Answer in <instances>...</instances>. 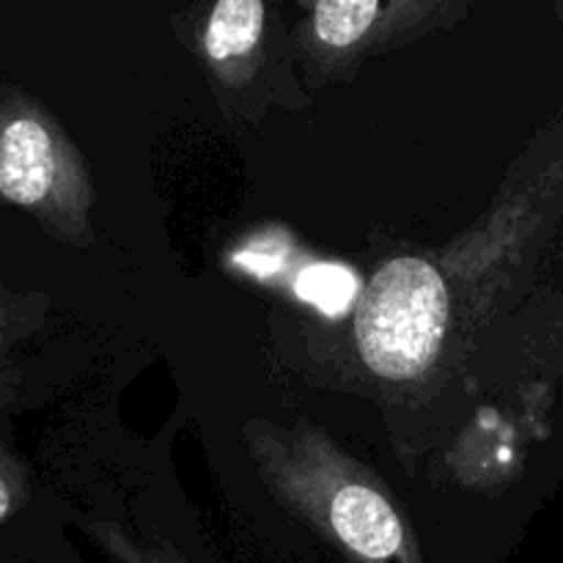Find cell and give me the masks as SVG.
Masks as SVG:
<instances>
[{
  "label": "cell",
  "mask_w": 563,
  "mask_h": 563,
  "mask_svg": "<svg viewBox=\"0 0 563 563\" xmlns=\"http://www.w3.org/2000/svg\"><path fill=\"white\" fill-rule=\"evenodd\" d=\"M264 27V5L258 0H223L214 5L207 27V49L214 60L245 55Z\"/></svg>",
  "instance_id": "277c9868"
},
{
  "label": "cell",
  "mask_w": 563,
  "mask_h": 563,
  "mask_svg": "<svg viewBox=\"0 0 563 563\" xmlns=\"http://www.w3.org/2000/svg\"><path fill=\"white\" fill-rule=\"evenodd\" d=\"M9 504H11V498H9V489H5V484L0 482V517H3L5 511H9Z\"/></svg>",
  "instance_id": "52a82bcc"
},
{
  "label": "cell",
  "mask_w": 563,
  "mask_h": 563,
  "mask_svg": "<svg viewBox=\"0 0 563 563\" xmlns=\"http://www.w3.org/2000/svg\"><path fill=\"white\" fill-rule=\"evenodd\" d=\"M297 295L322 313L339 317L357 295V278L339 264H313L297 278Z\"/></svg>",
  "instance_id": "5b68a950"
},
{
  "label": "cell",
  "mask_w": 563,
  "mask_h": 563,
  "mask_svg": "<svg viewBox=\"0 0 563 563\" xmlns=\"http://www.w3.org/2000/svg\"><path fill=\"white\" fill-rule=\"evenodd\" d=\"M449 322V295L432 264L394 258L368 284L355 319L361 355L374 374L410 379L438 355Z\"/></svg>",
  "instance_id": "6da1fadb"
},
{
  "label": "cell",
  "mask_w": 563,
  "mask_h": 563,
  "mask_svg": "<svg viewBox=\"0 0 563 563\" xmlns=\"http://www.w3.org/2000/svg\"><path fill=\"white\" fill-rule=\"evenodd\" d=\"M55 181V152L47 130L33 119L9 124L0 135V192L11 203H36Z\"/></svg>",
  "instance_id": "7a4b0ae2"
},
{
  "label": "cell",
  "mask_w": 563,
  "mask_h": 563,
  "mask_svg": "<svg viewBox=\"0 0 563 563\" xmlns=\"http://www.w3.org/2000/svg\"><path fill=\"white\" fill-rule=\"evenodd\" d=\"M379 3L374 0H355V3H319L317 5V33L330 47H346L357 42L377 16Z\"/></svg>",
  "instance_id": "8992f818"
},
{
  "label": "cell",
  "mask_w": 563,
  "mask_h": 563,
  "mask_svg": "<svg viewBox=\"0 0 563 563\" xmlns=\"http://www.w3.org/2000/svg\"><path fill=\"white\" fill-rule=\"evenodd\" d=\"M330 520L346 548L374 561L390 559L405 539L399 517L390 509L388 500L361 484L344 487L335 495L330 506Z\"/></svg>",
  "instance_id": "3957f363"
}]
</instances>
